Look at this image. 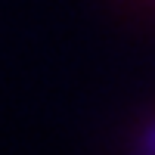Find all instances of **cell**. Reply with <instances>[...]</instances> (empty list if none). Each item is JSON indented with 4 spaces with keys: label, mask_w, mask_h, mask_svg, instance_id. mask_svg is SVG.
<instances>
[{
    "label": "cell",
    "mask_w": 155,
    "mask_h": 155,
    "mask_svg": "<svg viewBox=\"0 0 155 155\" xmlns=\"http://www.w3.org/2000/svg\"><path fill=\"white\" fill-rule=\"evenodd\" d=\"M140 155H155V127L143 137V143H140Z\"/></svg>",
    "instance_id": "6da1fadb"
}]
</instances>
